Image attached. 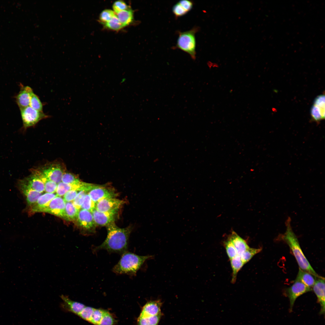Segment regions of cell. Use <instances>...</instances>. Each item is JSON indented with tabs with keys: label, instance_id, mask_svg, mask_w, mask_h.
Wrapping results in <instances>:
<instances>
[{
	"label": "cell",
	"instance_id": "1",
	"mask_svg": "<svg viewBox=\"0 0 325 325\" xmlns=\"http://www.w3.org/2000/svg\"><path fill=\"white\" fill-rule=\"evenodd\" d=\"M107 237L104 242L94 248V251L101 249L109 253L122 254L127 251L129 237L131 231L130 226L123 228L118 227L113 222L106 226Z\"/></svg>",
	"mask_w": 325,
	"mask_h": 325
},
{
	"label": "cell",
	"instance_id": "2",
	"mask_svg": "<svg viewBox=\"0 0 325 325\" xmlns=\"http://www.w3.org/2000/svg\"><path fill=\"white\" fill-rule=\"evenodd\" d=\"M290 221V219H288L286 223V230L284 234L280 236L279 238L288 246L299 268L316 277H319L320 276L314 270L304 254L298 238L291 228Z\"/></svg>",
	"mask_w": 325,
	"mask_h": 325
},
{
	"label": "cell",
	"instance_id": "3",
	"mask_svg": "<svg viewBox=\"0 0 325 325\" xmlns=\"http://www.w3.org/2000/svg\"><path fill=\"white\" fill-rule=\"evenodd\" d=\"M121 255L118 262L113 268V271L117 274L132 276H135L145 262L152 257L139 255L127 251Z\"/></svg>",
	"mask_w": 325,
	"mask_h": 325
},
{
	"label": "cell",
	"instance_id": "4",
	"mask_svg": "<svg viewBox=\"0 0 325 325\" xmlns=\"http://www.w3.org/2000/svg\"><path fill=\"white\" fill-rule=\"evenodd\" d=\"M198 27L194 26L191 29L184 32L177 31L178 34L176 44L173 49L178 48L188 54L193 60L196 58L195 34L199 31Z\"/></svg>",
	"mask_w": 325,
	"mask_h": 325
},
{
	"label": "cell",
	"instance_id": "5",
	"mask_svg": "<svg viewBox=\"0 0 325 325\" xmlns=\"http://www.w3.org/2000/svg\"><path fill=\"white\" fill-rule=\"evenodd\" d=\"M66 166L62 162L53 161L37 169L48 179L57 184L61 181L63 175L66 171Z\"/></svg>",
	"mask_w": 325,
	"mask_h": 325
},
{
	"label": "cell",
	"instance_id": "6",
	"mask_svg": "<svg viewBox=\"0 0 325 325\" xmlns=\"http://www.w3.org/2000/svg\"><path fill=\"white\" fill-rule=\"evenodd\" d=\"M20 110L24 130L35 125L41 120L50 117L43 111L36 110L29 106Z\"/></svg>",
	"mask_w": 325,
	"mask_h": 325
},
{
	"label": "cell",
	"instance_id": "7",
	"mask_svg": "<svg viewBox=\"0 0 325 325\" xmlns=\"http://www.w3.org/2000/svg\"><path fill=\"white\" fill-rule=\"evenodd\" d=\"M74 221L84 234L94 233L95 231L96 225L92 212L89 211L80 209Z\"/></svg>",
	"mask_w": 325,
	"mask_h": 325
},
{
	"label": "cell",
	"instance_id": "8",
	"mask_svg": "<svg viewBox=\"0 0 325 325\" xmlns=\"http://www.w3.org/2000/svg\"><path fill=\"white\" fill-rule=\"evenodd\" d=\"M88 193L95 204L102 199L115 198L118 195L115 189L108 185L94 184H93Z\"/></svg>",
	"mask_w": 325,
	"mask_h": 325
},
{
	"label": "cell",
	"instance_id": "9",
	"mask_svg": "<svg viewBox=\"0 0 325 325\" xmlns=\"http://www.w3.org/2000/svg\"><path fill=\"white\" fill-rule=\"evenodd\" d=\"M312 290V288L307 286L300 281L295 280L292 285L286 289L285 291V294L289 301V312L292 311L295 301L298 297Z\"/></svg>",
	"mask_w": 325,
	"mask_h": 325
},
{
	"label": "cell",
	"instance_id": "10",
	"mask_svg": "<svg viewBox=\"0 0 325 325\" xmlns=\"http://www.w3.org/2000/svg\"><path fill=\"white\" fill-rule=\"evenodd\" d=\"M124 202L123 200L116 198L104 199L96 203L95 209L102 212L118 211Z\"/></svg>",
	"mask_w": 325,
	"mask_h": 325
},
{
	"label": "cell",
	"instance_id": "11",
	"mask_svg": "<svg viewBox=\"0 0 325 325\" xmlns=\"http://www.w3.org/2000/svg\"><path fill=\"white\" fill-rule=\"evenodd\" d=\"M118 212H102L95 209L91 212L96 226H107L115 222Z\"/></svg>",
	"mask_w": 325,
	"mask_h": 325
},
{
	"label": "cell",
	"instance_id": "12",
	"mask_svg": "<svg viewBox=\"0 0 325 325\" xmlns=\"http://www.w3.org/2000/svg\"><path fill=\"white\" fill-rule=\"evenodd\" d=\"M66 202L61 197L57 196L50 202L43 212H47L63 219Z\"/></svg>",
	"mask_w": 325,
	"mask_h": 325
},
{
	"label": "cell",
	"instance_id": "13",
	"mask_svg": "<svg viewBox=\"0 0 325 325\" xmlns=\"http://www.w3.org/2000/svg\"><path fill=\"white\" fill-rule=\"evenodd\" d=\"M312 289L317 298L318 302L320 306V315L325 314V278L320 276L317 277Z\"/></svg>",
	"mask_w": 325,
	"mask_h": 325
},
{
	"label": "cell",
	"instance_id": "14",
	"mask_svg": "<svg viewBox=\"0 0 325 325\" xmlns=\"http://www.w3.org/2000/svg\"><path fill=\"white\" fill-rule=\"evenodd\" d=\"M17 187L23 195L27 203L28 208L34 204L41 193H39L22 182L20 180L17 183Z\"/></svg>",
	"mask_w": 325,
	"mask_h": 325
},
{
	"label": "cell",
	"instance_id": "15",
	"mask_svg": "<svg viewBox=\"0 0 325 325\" xmlns=\"http://www.w3.org/2000/svg\"><path fill=\"white\" fill-rule=\"evenodd\" d=\"M57 196L54 193H46L40 196L36 202L28 208V213L31 215L35 212H43L50 201Z\"/></svg>",
	"mask_w": 325,
	"mask_h": 325
},
{
	"label": "cell",
	"instance_id": "16",
	"mask_svg": "<svg viewBox=\"0 0 325 325\" xmlns=\"http://www.w3.org/2000/svg\"><path fill=\"white\" fill-rule=\"evenodd\" d=\"M33 93L31 87L21 85L20 91L15 97L20 110L29 106L31 97Z\"/></svg>",
	"mask_w": 325,
	"mask_h": 325
},
{
	"label": "cell",
	"instance_id": "17",
	"mask_svg": "<svg viewBox=\"0 0 325 325\" xmlns=\"http://www.w3.org/2000/svg\"><path fill=\"white\" fill-rule=\"evenodd\" d=\"M162 304L160 300L148 302L143 307L139 316H153L161 314Z\"/></svg>",
	"mask_w": 325,
	"mask_h": 325
},
{
	"label": "cell",
	"instance_id": "18",
	"mask_svg": "<svg viewBox=\"0 0 325 325\" xmlns=\"http://www.w3.org/2000/svg\"><path fill=\"white\" fill-rule=\"evenodd\" d=\"M31 174L23 179L19 180L22 182L33 190L41 193L45 191V186L42 180L36 175Z\"/></svg>",
	"mask_w": 325,
	"mask_h": 325
},
{
	"label": "cell",
	"instance_id": "19",
	"mask_svg": "<svg viewBox=\"0 0 325 325\" xmlns=\"http://www.w3.org/2000/svg\"><path fill=\"white\" fill-rule=\"evenodd\" d=\"M60 297L63 301L62 304L63 308L78 316L85 306L81 303L72 300L67 296L62 295Z\"/></svg>",
	"mask_w": 325,
	"mask_h": 325
},
{
	"label": "cell",
	"instance_id": "20",
	"mask_svg": "<svg viewBox=\"0 0 325 325\" xmlns=\"http://www.w3.org/2000/svg\"><path fill=\"white\" fill-rule=\"evenodd\" d=\"M91 185V184L82 181L80 184H75L65 183L61 181L57 184L56 194L57 196L61 197L71 190L78 188L88 189Z\"/></svg>",
	"mask_w": 325,
	"mask_h": 325
},
{
	"label": "cell",
	"instance_id": "21",
	"mask_svg": "<svg viewBox=\"0 0 325 325\" xmlns=\"http://www.w3.org/2000/svg\"><path fill=\"white\" fill-rule=\"evenodd\" d=\"M229 238L234 245L237 255L239 256L249 247L246 241L234 231L232 232Z\"/></svg>",
	"mask_w": 325,
	"mask_h": 325
},
{
	"label": "cell",
	"instance_id": "22",
	"mask_svg": "<svg viewBox=\"0 0 325 325\" xmlns=\"http://www.w3.org/2000/svg\"><path fill=\"white\" fill-rule=\"evenodd\" d=\"M317 277H318L299 268L298 274L295 280L300 281L307 286L312 288Z\"/></svg>",
	"mask_w": 325,
	"mask_h": 325
},
{
	"label": "cell",
	"instance_id": "23",
	"mask_svg": "<svg viewBox=\"0 0 325 325\" xmlns=\"http://www.w3.org/2000/svg\"><path fill=\"white\" fill-rule=\"evenodd\" d=\"M230 260L232 271L231 282L234 283L236 282L238 272L245 264L242 261L240 256L238 255Z\"/></svg>",
	"mask_w": 325,
	"mask_h": 325
},
{
	"label": "cell",
	"instance_id": "24",
	"mask_svg": "<svg viewBox=\"0 0 325 325\" xmlns=\"http://www.w3.org/2000/svg\"><path fill=\"white\" fill-rule=\"evenodd\" d=\"M79 211L75 206L72 202H66L63 219L67 221H75Z\"/></svg>",
	"mask_w": 325,
	"mask_h": 325
},
{
	"label": "cell",
	"instance_id": "25",
	"mask_svg": "<svg viewBox=\"0 0 325 325\" xmlns=\"http://www.w3.org/2000/svg\"><path fill=\"white\" fill-rule=\"evenodd\" d=\"M116 16L123 26L128 25L133 19V14L130 9L124 10L117 14Z\"/></svg>",
	"mask_w": 325,
	"mask_h": 325
},
{
	"label": "cell",
	"instance_id": "26",
	"mask_svg": "<svg viewBox=\"0 0 325 325\" xmlns=\"http://www.w3.org/2000/svg\"><path fill=\"white\" fill-rule=\"evenodd\" d=\"M162 316L161 313L153 316H139L138 325H158Z\"/></svg>",
	"mask_w": 325,
	"mask_h": 325
},
{
	"label": "cell",
	"instance_id": "27",
	"mask_svg": "<svg viewBox=\"0 0 325 325\" xmlns=\"http://www.w3.org/2000/svg\"><path fill=\"white\" fill-rule=\"evenodd\" d=\"M262 249V248H254L249 247L240 256L243 262L245 264L249 261L254 255L260 252Z\"/></svg>",
	"mask_w": 325,
	"mask_h": 325
},
{
	"label": "cell",
	"instance_id": "28",
	"mask_svg": "<svg viewBox=\"0 0 325 325\" xmlns=\"http://www.w3.org/2000/svg\"><path fill=\"white\" fill-rule=\"evenodd\" d=\"M61 181L70 184H79L82 182L79 178L74 174L66 171L63 174Z\"/></svg>",
	"mask_w": 325,
	"mask_h": 325
},
{
	"label": "cell",
	"instance_id": "29",
	"mask_svg": "<svg viewBox=\"0 0 325 325\" xmlns=\"http://www.w3.org/2000/svg\"><path fill=\"white\" fill-rule=\"evenodd\" d=\"M311 115L313 120L319 121L324 119L325 109L313 105L311 109Z\"/></svg>",
	"mask_w": 325,
	"mask_h": 325
},
{
	"label": "cell",
	"instance_id": "30",
	"mask_svg": "<svg viewBox=\"0 0 325 325\" xmlns=\"http://www.w3.org/2000/svg\"><path fill=\"white\" fill-rule=\"evenodd\" d=\"M104 25L108 29L116 31H118L124 27L116 15Z\"/></svg>",
	"mask_w": 325,
	"mask_h": 325
},
{
	"label": "cell",
	"instance_id": "31",
	"mask_svg": "<svg viewBox=\"0 0 325 325\" xmlns=\"http://www.w3.org/2000/svg\"><path fill=\"white\" fill-rule=\"evenodd\" d=\"M89 190L88 189L80 190L72 202L75 206L79 210L81 209L85 196Z\"/></svg>",
	"mask_w": 325,
	"mask_h": 325
},
{
	"label": "cell",
	"instance_id": "32",
	"mask_svg": "<svg viewBox=\"0 0 325 325\" xmlns=\"http://www.w3.org/2000/svg\"><path fill=\"white\" fill-rule=\"evenodd\" d=\"M226 253L230 260L237 255V251L232 242L228 238L224 243Z\"/></svg>",
	"mask_w": 325,
	"mask_h": 325
},
{
	"label": "cell",
	"instance_id": "33",
	"mask_svg": "<svg viewBox=\"0 0 325 325\" xmlns=\"http://www.w3.org/2000/svg\"><path fill=\"white\" fill-rule=\"evenodd\" d=\"M43 106L39 96L33 93L31 97L29 106L36 110L43 111Z\"/></svg>",
	"mask_w": 325,
	"mask_h": 325
},
{
	"label": "cell",
	"instance_id": "34",
	"mask_svg": "<svg viewBox=\"0 0 325 325\" xmlns=\"http://www.w3.org/2000/svg\"><path fill=\"white\" fill-rule=\"evenodd\" d=\"M95 208V203L92 200L88 193H87L85 196L81 209L92 212Z\"/></svg>",
	"mask_w": 325,
	"mask_h": 325
},
{
	"label": "cell",
	"instance_id": "35",
	"mask_svg": "<svg viewBox=\"0 0 325 325\" xmlns=\"http://www.w3.org/2000/svg\"><path fill=\"white\" fill-rule=\"evenodd\" d=\"M115 15V13L113 11L109 9H105L101 13L99 16V20L102 23L104 24Z\"/></svg>",
	"mask_w": 325,
	"mask_h": 325
},
{
	"label": "cell",
	"instance_id": "36",
	"mask_svg": "<svg viewBox=\"0 0 325 325\" xmlns=\"http://www.w3.org/2000/svg\"><path fill=\"white\" fill-rule=\"evenodd\" d=\"M105 311L101 309L94 308L90 323L94 325H98Z\"/></svg>",
	"mask_w": 325,
	"mask_h": 325
},
{
	"label": "cell",
	"instance_id": "37",
	"mask_svg": "<svg viewBox=\"0 0 325 325\" xmlns=\"http://www.w3.org/2000/svg\"><path fill=\"white\" fill-rule=\"evenodd\" d=\"M94 309V308L91 307L85 306L78 316L83 320L90 322Z\"/></svg>",
	"mask_w": 325,
	"mask_h": 325
},
{
	"label": "cell",
	"instance_id": "38",
	"mask_svg": "<svg viewBox=\"0 0 325 325\" xmlns=\"http://www.w3.org/2000/svg\"><path fill=\"white\" fill-rule=\"evenodd\" d=\"M115 320L109 311L105 310L104 313L98 325H113Z\"/></svg>",
	"mask_w": 325,
	"mask_h": 325
},
{
	"label": "cell",
	"instance_id": "39",
	"mask_svg": "<svg viewBox=\"0 0 325 325\" xmlns=\"http://www.w3.org/2000/svg\"><path fill=\"white\" fill-rule=\"evenodd\" d=\"M89 189H76L70 190L66 193L63 196V199L66 202H73L79 192L81 190Z\"/></svg>",
	"mask_w": 325,
	"mask_h": 325
},
{
	"label": "cell",
	"instance_id": "40",
	"mask_svg": "<svg viewBox=\"0 0 325 325\" xmlns=\"http://www.w3.org/2000/svg\"><path fill=\"white\" fill-rule=\"evenodd\" d=\"M172 11L176 18L184 16L188 13L178 2H177L173 6Z\"/></svg>",
	"mask_w": 325,
	"mask_h": 325
},
{
	"label": "cell",
	"instance_id": "41",
	"mask_svg": "<svg viewBox=\"0 0 325 325\" xmlns=\"http://www.w3.org/2000/svg\"><path fill=\"white\" fill-rule=\"evenodd\" d=\"M113 11L116 14L129 9L128 5L124 2L121 0L115 2L113 4Z\"/></svg>",
	"mask_w": 325,
	"mask_h": 325
},
{
	"label": "cell",
	"instance_id": "42",
	"mask_svg": "<svg viewBox=\"0 0 325 325\" xmlns=\"http://www.w3.org/2000/svg\"><path fill=\"white\" fill-rule=\"evenodd\" d=\"M178 2L188 12L192 9L193 5V2L191 0H181Z\"/></svg>",
	"mask_w": 325,
	"mask_h": 325
},
{
	"label": "cell",
	"instance_id": "43",
	"mask_svg": "<svg viewBox=\"0 0 325 325\" xmlns=\"http://www.w3.org/2000/svg\"><path fill=\"white\" fill-rule=\"evenodd\" d=\"M314 105L321 108L325 109V96L320 95L317 96L315 99Z\"/></svg>",
	"mask_w": 325,
	"mask_h": 325
}]
</instances>
